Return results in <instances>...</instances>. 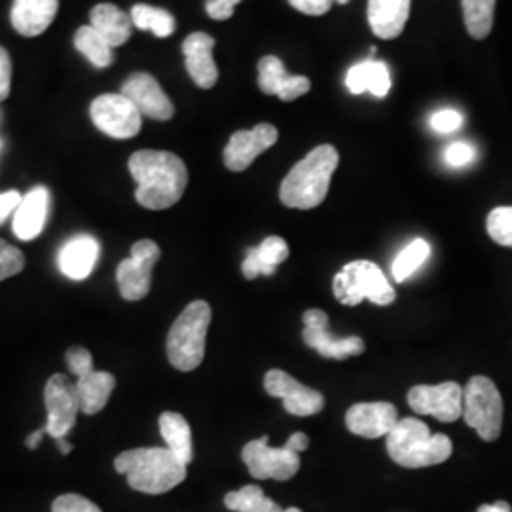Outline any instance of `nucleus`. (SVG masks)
Here are the masks:
<instances>
[{
  "instance_id": "1",
  "label": "nucleus",
  "mask_w": 512,
  "mask_h": 512,
  "mask_svg": "<svg viewBox=\"0 0 512 512\" xmlns=\"http://www.w3.org/2000/svg\"><path fill=\"white\" fill-rule=\"evenodd\" d=\"M129 173L137 183L135 200L150 211L169 209L183 198L188 169L183 160L165 150H139L129 158Z\"/></svg>"
},
{
  "instance_id": "2",
  "label": "nucleus",
  "mask_w": 512,
  "mask_h": 512,
  "mask_svg": "<svg viewBox=\"0 0 512 512\" xmlns=\"http://www.w3.org/2000/svg\"><path fill=\"white\" fill-rule=\"evenodd\" d=\"M120 475L141 494L160 495L177 488L186 478V467L169 448H135L114 459Z\"/></svg>"
},
{
  "instance_id": "3",
  "label": "nucleus",
  "mask_w": 512,
  "mask_h": 512,
  "mask_svg": "<svg viewBox=\"0 0 512 512\" xmlns=\"http://www.w3.org/2000/svg\"><path fill=\"white\" fill-rule=\"evenodd\" d=\"M338 162V150L332 145L313 148L281 183L279 198L283 205L291 209H313L325 202Z\"/></svg>"
},
{
  "instance_id": "4",
  "label": "nucleus",
  "mask_w": 512,
  "mask_h": 512,
  "mask_svg": "<svg viewBox=\"0 0 512 512\" xmlns=\"http://www.w3.org/2000/svg\"><path fill=\"white\" fill-rule=\"evenodd\" d=\"M387 454L406 469L431 467L452 456V440L442 433L433 435L423 421L404 418L387 435Z\"/></svg>"
},
{
  "instance_id": "5",
  "label": "nucleus",
  "mask_w": 512,
  "mask_h": 512,
  "mask_svg": "<svg viewBox=\"0 0 512 512\" xmlns=\"http://www.w3.org/2000/svg\"><path fill=\"white\" fill-rule=\"evenodd\" d=\"M211 315V306L196 300L173 323L167 334V359L177 370L190 372L202 365Z\"/></svg>"
},
{
  "instance_id": "6",
  "label": "nucleus",
  "mask_w": 512,
  "mask_h": 512,
  "mask_svg": "<svg viewBox=\"0 0 512 512\" xmlns=\"http://www.w3.org/2000/svg\"><path fill=\"white\" fill-rule=\"evenodd\" d=\"M332 291L344 306H359L363 300H370L376 306H389L397 298L382 268L370 260L346 264L334 275Z\"/></svg>"
},
{
  "instance_id": "7",
  "label": "nucleus",
  "mask_w": 512,
  "mask_h": 512,
  "mask_svg": "<svg viewBox=\"0 0 512 512\" xmlns=\"http://www.w3.org/2000/svg\"><path fill=\"white\" fill-rule=\"evenodd\" d=\"M463 418L486 442L499 439L503 429V399L490 378L475 376L463 389Z\"/></svg>"
},
{
  "instance_id": "8",
  "label": "nucleus",
  "mask_w": 512,
  "mask_h": 512,
  "mask_svg": "<svg viewBox=\"0 0 512 512\" xmlns=\"http://www.w3.org/2000/svg\"><path fill=\"white\" fill-rule=\"evenodd\" d=\"M90 114L97 129L112 139H131L143 126V114L122 93L99 95Z\"/></svg>"
},
{
  "instance_id": "9",
  "label": "nucleus",
  "mask_w": 512,
  "mask_h": 512,
  "mask_svg": "<svg viewBox=\"0 0 512 512\" xmlns=\"http://www.w3.org/2000/svg\"><path fill=\"white\" fill-rule=\"evenodd\" d=\"M160 255V247L150 239H141L131 247V255L120 262L116 272V281L124 300L137 302L147 296L152 285V270Z\"/></svg>"
},
{
  "instance_id": "10",
  "label": "nucleus",
  "mask_w": 512,
  "mask_h": 512,
  "mask_svg": "<svg viewBox=\"0 0 512 512\" xmlns=\"http://www.w3.org/2000/svg\"><path fill=\"white\" fill-rule=\"evenodd\" d=\"M44 403L48 410L46 435L52 439H65L76 423L80 412V401L76 385L63 374H55L44 387Z\"/></svg>"
},
{
  "instance_id": "11",
  "label": "nucleus",
  "mask_w": 512,
  "mask_h": 512,
  "mask_svg": "<svg viewBox=\"0 0 512 512\" xmlns=\"http://www.w3.org/2000/svg\"><path fill=\"white\" fill-rule=\"evenodd\" d=\"M243 461L251 476L258 480H291L300 469V454L289 450L287 446L272 448L268 437L253 440L243 448Z\"/></svg>"
},
{
  "instance_id": "12",
  "label": "nucleus",
  "mask_w": 512,
  "mask_h": 512,
  "mask_svg": "<svg viewBox=\"0 0 512 512\" xmlns=\"http://www.w3.org/2000/svg\"><path fill=\"white\" fill-rule=\"evenodd\" d=\"M304 344L327 359H348L365 351V342L359 336H334L329 332V315L323 310L304 313Z\"/></svg>"
},
{
  "instance_id": "13",
  "label": "nucleus",
  "mask_w": 512,
  "mask_h": 512,
  "mask_svg": "<svg viewBox=\"0 0 512 512\" xmlns=\"http://www.w3.org/2000/svg\"><path fill=\"white\" fill-rule=\"evenodd\" d=\"M408 404L421 416H433L442 423H454L463 416V389L456 382L414 385L408 391Z\"/></svg>"
},
{
  "instance_id": "14",
  "label": "nucleus",
  "mask_w": 512,
  "mask_h": 512,
  "mask_svg": "<svg viewBox=\"0 0 512 512\" xmlns=\"http://www.w3.org/2000/svg\"><path fill=\"white\" fill-rule=\"evenodd\" d=\"M264 389L270 397L281 399L289 414L300 418L313 416L325 406V397L319 391L300 384L291 374L277 368L264 376Z\"/></svg>"
},
{
  "instance_id": "15",
  "label": "nucleus",
  "mask_w": 512,
  "mask_h": 512,
  "mask_svg": "<svg viewBox=\"0 0 512 512\" xmlns=\"http://www.w3.org/2000/svg\"><path fill=\"white\" fill-rule=\"evenodd\" d=\"M279 131L272 124H258L249 131H236L224 148V164L230 171H245L256 158L274 147Z\"/></svg>"
},
{
  "instance_id": "16",
  "label": "nucleus",
  "mask_w": 512,
  "mask_h": 512,
  "mask_svg": "<svg viewBox=\"0 0 512 512\" xmlns=\"http://www.w3.org/2000/svg\"><path fill=\"white\" fill-rule=\"evenodd\" d=\"M122 95H126L129 101L139 109V112L147 118L165 122L171 120L175 114V107L171 99L165 95L158 80L147 73H135L129 76L122 86Z\"/></svg>"
},
{
  "instance_id": "17",
  "label": "nucleus",
  "mask_w": 512,
  "mask_h": 512,
  "mask_svg": "<svg viewBox=\"0 0 512 512\" xmlns=\"http://www.w3.org/2000/svg\"><path fill=\"white\" fill-rule=\"evenodd\" d=\"M399 421V412L391 403L353 404L346 414V425L353 435L365 439H382Z\"/></svg>"
},
{
  "instance_id": "18",
  "label": "nucleus",
  "mask_w": 512,
  "mask_h": 512,
  "mask_svg": "<svg viewBox=\"0 0 512 512\" xmlns=\"http://www.w3.org/2000/svg\"><path fill=\"white\" fill-rule=\"evenodd\" d=\"M258 86L266 95H277L281 101H294L310 92L311 82L306 76L287 73L279 57L266 55L258 63Z\"/></svg>"
},
{
  "instance_id": "19",
  "label": "nucleus",
  "mask_w": 512,
  "mask_h": 512,
  "mask_svg": "<svg viewBox=\"0 0 512 512\" xmlns=\"http://www.w3.org/2000/svg\"><path fill=\"white\" fill-rule=\"evenodd\" d=\"M215 38L207 33H192L184 40L183 54L186 71L196 86L203 90H211L219 80V69L213 59Z\"/></svg>"
},
{
  "instance_id": "20",
  "label": "nucleus",
  "mask_w": 512,
  "mask_h": 512,
  "mask_svg": "<svg viewBox=\"0 0 512 512\" xmlns=\"http://www.w3.org/2000/svg\"><path fill=\"white\" fill-rule=\"evenodd\" d=\"M48 207H50V192L46 186H35L31 192H27L18 209L14 211L12 230L16 238L21 241L37 239L48 220Z\"/></svg>"
},
{
  "instance_id": "21",
  "label": "nucleus",
  "mask_w": 512,
  "mask_h": 512,
  "mask_svg": "<svg viewBox=\"0 0 512 512\" xmlns=\"http://www.w3.org/2000/svg\"><path fill=\"white\" fill-rule=\"evenodd\" d=\"M99 241L88 236V234H80L69 239L59 255H57V266L61 270V274L74 281H82L88 275L92 274L97 260H99Z\"/></svg>"
},
{
  "instance_id": "22",
  "label": "nucleus",
  "mask_w": 512,
  "mask_h": 512,
  "mask_svg": "<svg viewBox=\"0 0 512 512\" xmlns=\"http://www.w3.org/2000/svg\"><path fill=\"white\" fill-rule=\"evenodd\" d=\"M59 10V0H14L12 25L21 37H38L52 23Z\"/></svg>"
},
{
  "instance_id": "23",
  "label": "nucleus",
  "mask_w": 512,
  "mask_h": 512,
  "mask_svg": "<svg viewBox=\"0 0 512 512\" xmlns=\"http://www.w3.org/2000/svg\"><path fill=\"white\" fill-rule=\"evenodd\" d=\"M412 0H368V23L382 40L401 37L410 16Z\"/></svg>"
},
{
  "instance_id": "24",
  "label": "nucleus",
  "mask_w": 512,
  "mask_h": 512,
  "mask_svg": "<svg viewBox=\"0 0 512 512\" xmlns=\"http://www.w3.org/2000/svg\"><path fill=\"white\" fill-rule=\"evenodd\" d=\"M289 258V245L283 238L270 236L260 245L247 249L241 272L245 279H256L258 275H274L279 264Z\"/></svg>"
},
{
  "instance_id": "25",
  "label": "nucleus",
  "mask_w": 512,
  "mask_h": 512,
  "mask_svg": "<svg viewBox=\"0 0 512 512\" xmlns=\"http://www.w3.org/2000/svg\"><path fill=\"white\" fill-rule=\"evenodd\" d=\"M90 25L107 40L110 48L124 46L131 38V31H133L131 16L126 14L122 8L109 4V2L97 4L93 8L90 12Z\"/></svg>"
},
{
  "instance_id": "26",
  "label": "nucleus",
  "mask_w": 512,
  "mask_h": 512,
  "mask_svg": "<svg viewBox=\"0 0 512 512\" xmlns=\"http://www.w3.org/2000/svg\"><path fill=\"white\" fill-rule=\"evenodd\" d=\"M74 385L80 401V412L93 416L109 403L110 395L116 387V378L105 370H92L78 376Z\"/></svg>"
},
{
  "instance_id": "27",
  "label": "nucleus",
  "mask_w": 512,
  "mask_h": 512,
  "mask_svg": "<svg viewBox=\"0 0 512 512\" xmlns=\"http://www.w3.org/2000/svg\"><path fill=\"white\" fill-rule=\"evenodd\" d=\"M348 90L355 95L359 93L370 92L380 99L391 90V74L387 65L382 61L366 59L349 69L348 78H346Z\"/></svg>"
},
{
  "instance_id": "28",
  "label": "nucleus",
  "mask_w": 512,
  "mask_h": 512,
  "mask_svg": "<svg viewBox=\"0 0 512 512\" xmlns=\"http://www.w3.org/2000/svg\"><path fill=\"white\" fill-rule=\"evenodd\" d=\"M160 433L165 440V448H169L177 458L188 465L194 458V448H192V431L188 421L184 416L177 412H164L160 416Z\"/></svg>"
},
{
  "instance_id": "29",
  "label": "nucleus",
  "mask_w": 512,
  "mask_h": 512,
  "mask_svg": "<svg viewBox=\"0 0 512 512\" xmlns=\"http://www.w3.org/2000/svg\"><path fill=\"white\" fill-rule=\"evenodd\" d=\"M129 16L137 29L152 31L158 38L171 37L175 33V18L164 8H156L150 4H135Z\"/></svg>"
},
{
  "instance_id": "30",
  "label": "nucleus",
  "mask_w": 512,
  "mask_h": 512,
  "mask_svg": "<svg viewBox=\"0 0 512 512\" xmlns=\"http://www.w3.org/2000/svg\"><path fill=\"white\" fill-rule=\"evenodd\" d=\"M74 48L84 55L95 69H107L112 63V48L92 25H84L76 31Z\"/></svg>"
},
{
  "instance_id": "31",
  "label": "nucleus",
  "mask_w": 512,
  "mask_h": 512,
  "mask_svg": "<svg viewBox=\"0 0 512 512\" xmlns=\"http://www.w3.org/2000/svg\"><path fill=\"white\" fill-rule=\"evenodd\" d=\"M467 33L476 40L488 37L494 27L495 0H461Z\"/></svg>"
},
{
  "instance_id": "32",
  "label": "nucleus",
  "mask_w": 512,
  "mask_h": 512,
  "mask_svg": "<svg viewBox=\"0 0 512 512\" xmlns=\"http://www.w3.org/2000/svg\"><path fill=\"white\" fill-rule=\"evenodd\" d=\"M226 509L236 512H285L274 499L266 497L258 486H243L224 497Z\"/></svg>"
},
{
  "instance_id": "33",
  "label": "nucleus",
  "mask_w": 512,
  "mask_h": 512,
  "mask_svg": "<svg viewBox=\"0 0 512 512\" xmlns=\"http://www.w3.org/2000/svg\"><path fill=\"white\" fill-rule=\"evenodd\" d=\"M429 255H431V245L425 239H414L410 245H406L391 266L395 281L397 283L406 281L429 258Z\"/></svg>"
},
{
  "instance_id": "34",
  "label": "nucleus",
  "mask_w": 512,
  "mask_h": 512,
  "mask_svg": "<svg viewBox=\"0 0 512 512\" xmlns=\"http://www.w3.org/2000/svg\"><path fill=\"white\" fill-rule=\"evenodd\" d=\"M490 238L497 245L512 247V207H497L486 220Z\"/></svg>"
},
{
  "instance_id": "35",
  "label": "nucleus",
  "mask_w": 512,
  "mask_h": 512,
  "mask_svg": "<svg viewBox=\"0 0 512 512\" xmlns=\"http://www.w3.org/2000/svg\"><path fill=\"white\" fill-rule=\"evenodd\" d=\"M25 268V256L18 247L0 239V281L18 275Z\"/></svg>"
},
{
  "instance_id": "36",
  "label": "nucleus",
  "mask_w": 512,
  "mask_h": 512,
  "mask_svg": "<svg viewBox=\"0 0 512 512\" xmlns=\"http://www.w3.org/2000/svg\"><path fill=\"white\" fill-rule=\"evenodd\" d=\"M52 512H103L93 501L78 494L59 495L52 505Z\"/></svg>"
},
{
  "instance_id": "37",
  "label": "nucleus",
  "mask_w": 512,
  "mask_h": 512,
  "mask_svg": "<svg viewBox=\"0 0 512 512\" xmlns=\"http://www.w3.org/2000/svg\"><path fill=\"white\" fill-rule=\"evenodd\" d=\"M429 124L437 133H454L463 126V116L458 110L442 109L431 116Z\"/></svg>"
},
{
  "instance_id": "38",
  "label": "nucleus",
  "mask_w": 512,
  "mask_h": 512,
  "mask_svg": "<svg viewBox=\"0 0 512 512\" xmlns=\"http://www.w3.org/2000/svg\"><path fill=\"white\" fill-rule=\"evenodd\" d=\"M65 359H67L69 370L73 372L76 378L82 376V374H86V372L95 370V368H93L92 353H90L88 349L82 348V346H74V348L69 349L67 355H65Z\"/></svg>"
},
{
  "instance_id": "39",
  "label": "nucleus",
  "mask_w": 512,
  "mask_h": 512,
  "mask_svg": "<svg viewBox=\"0 0 512 512\" xmlns=\"http://www.w3.org/2000/svg\"><path fill=\"white\" fill-rule=\"evenodd\" d=\"M475 148L469 143H452L444 152V162L450 167H465L475 160Z\"/></svg>"
},
{
  "instance_id": "40",
  "label": "nucleus",
  "mask_w": 512,
  "mask_h": 512,
  "mask_svg": "<svg viewBox=\"0 0 512 512\" xmlns=\"http://www.w3.org/2000/svg\"><path fill=\"white\" fill-rule=\"evenodd\" d=\"M241 0H207L205 2V10L209 14V18L224 21L234 16V10Z\"/></svg>"
},
{
  "instance_id": "41",
  "label": "nucleus",
  "mask_w": 512,
  "mask_h": 512,
  "mask_svg": "<svg viewBox=\"0 0 512 512\" xmlns=\"http://www.w3.org/2000/svg\"><path fill=\"white\" fill-rule=\"evenodd\" d=\"M289 4L306 16H323L332 8L334 0H289Z\"/></svg>"
},
{
  "instance_id": "42",
  "label": "nucleus",
  "mask_w": 512,
  "mask_h": 512,
  "mask_svg": "<svg viewBox=\"0 0 512 512\" xmlns=\"http://www.w3.org/2000/svg\"><path fill=\"white\" fill-rule=\"evenodd\" d=\"M12 84V61L8 52L0 46V103L10 95Z\"/></svg>"
},
{
  "instance_id": "43",
  "label": "nucleus",
  "mask_w": 512,
  "mask_h": 512,
  "mask_svg": "<svg viewBox=\"0 0 512 512\" xmlns=\"http://www.w3.org/2000/svg\"><path fill=\"white\" fill-rule=\"evenodd\" d=\"M21 198L23 196L19 194L18 190H8V192L0 194V224L18 209Z\"/></svg>"
},
{
  "instance_id": "44",
  "label": "nucleus",
  "mask_w": 512,
  "mask_h": 512,
  "mask_svg": "<svg viewBox=\"0 0 512 512\" xmlns=\"http://www.w3.org/2000/svg\"><path fill=\"white\" fill-rule=\"evenodd\" d=\"M283 446H287L289 450L300 454V452H306V450H308L310 439H308V435H304V433H294V435H291V439L287 440Z\"/></svg>"
},
{
  "instance_id": "45",
  "label": "nucleus",
  "mask_w": 512,
  "mask_h": 512,
  "mask_svg": "<svg viewBox=\"0 0 512 512\" xmlns=\"http://www.w3.org/2000/svg\"><path fill=\"white\" fill-rule=\"evenodd\" d=\"M476 512H512L511 505L507 501H497L494 505H482Z\"/></svg>"
},
{
  "instance_id": "46",
  "label": "nucleus",
  "mask_w": 512,
  "mask_h": 512,
  "mask_svg": "<svg viewBox=\"0 0 512 512\" xmlns=\"http://www.w3.org/2000/svg\"><path fill=\"white\" fill-rule=\"evenodd\" d=\"M46 435V427L44 429H38V431H35L29 439H27V448H31V450H37L38 444H40V440H42V437Z\"/></svg>"
},
{
  "instance_id": "47",
  "label": "nucleus",
  "mask_w": 512,
  "mask_h": 512,
  "mask_svg": "<svg viewBox=\"0 0 512 512\" xmlns=\"http://www.w3.org/2000/svg\"><path fill=\"white\" fill-rule=\"evenodd\" d=\"M57 448L61 450V454H71L73 452V444L67 439H57Z\"/></svg>"
},
{
  "instance_id": "48",
  "label": "nucleus",
  "mask_w": 512,
  "mask_h": 512,
  "mask_svg": "<svg viewBox=\"0 0 512 512\" xmlns=\"http://www.w3.org/2000/svg\"><path fill=\"white\" fill-rule=\"evenodd\" d=\"M285 512H302L300 509H296V507H291V509H287Z\"/></svg>"
},
{
  "instance_id": "49",
  "label": "nucleus",
  "mask_w": 512,
  "mask_h": 512,
  "mask_svg": "<svg viewBox=\"0 0 512 512\" xmlns=\"http://www.w3.org/2000/svg\"><path fill=\"white\" fill-rule=\"evenodd\" d=\"M338 4H346V2H349V0H336Z\"/></svg>"
},
{
  "instance_id": "50",
  "label": "nucleus",
  "mask_w": 512,
  "mask_h": 512,
  "mask_svg": "<svg viewBox=\"0 0 512 512\" xmlns=\"http://www.w3.org/2000/svg\"><path fill=\"white\" fill-rule=\"evenodd\" d=\"M0 147H2V143H0Z\"/></svg>"
}]
</instances>
